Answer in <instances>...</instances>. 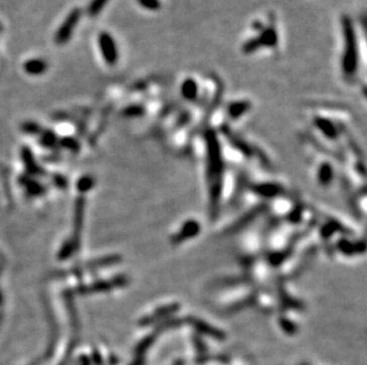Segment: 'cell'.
I'll list each match as a JSON object with an SVG mask.
<instances>
[{
  "mask_svg": "<svg viewBox=\"0 0 367 365\" xmlns=\"http://www.w3.org/2000/svg\"><path fill=\"white\" fill-rule=\"evenodd\" d=\"M343 33L342 71L347 76L354 75L359 68V48L353 23L349 17L343 16L341 19Z\"/></svg>",
  "mask_w": 367,
  "mask_h": 365,
  "instance_id": "obj_1",
  "label": "cell"
},
{
  "mask_svg": "<svg viewBox=\"0 0 367 365\" xmlns=\"http://www.w3.org/2000/svg\"><path fill=\"white\" fill-rule=\"evenodd\" d=\"M82 16L81 9H74L69 12L67 18L64 19V22L62 23V25L59 26L57 32L55 35V42L56 44L58 45H64L67 44L69 39H70L72 32L76 26H78V23L80 21Z\"/></svg>",
  "mask_w": 367,
  "mask_h": 365,
  "instance_id": "obj_2",
  "label": "cell"
},
{
  "mask_svg": "<svg viewBox=\"0 0 367 365\" xmlns=\"http://www.w3.org/2000/svg\"><path fill=\"white\" fill-rule=\"evenodd\" d=\"M98 44L105 62L108 65H115L119 58V52L114 38L108 32H101L98 37Z\"/></svg>",
  "mask_w": 367,
  "mask_h": 365,
  "instance_id": "obj_3",
  "label": "cell"
},
{
  "mask_svg": "<svg viewBox=\"0 0 367 365\" xmlns=\"http://www.w3.org/2000/svg\"><path fill=\"white\" fill-rule=\"evenodd\" d=\"M189 323L193 325V326L196 328V330L200 332V333L207 334V336L214 338V339H216V340L226 339V334H225L223 331L217 330V328L211 327L210 325L206 324L204 321H201L198 319H190Z\"/></svg>",
  "mask_w": 367,
  "mask_h": 365,
  "instance_id": "obj_4",
  "label": "cell"
},
{
  "mask_svg": "<svg viewBox=\"0 0 367 365\" xmlns=\"http://www.w3.org/2000/svg\"><path fill=\"white\" fill-rule=\"evenodd\" d=\"M258 38H259L262 48H276L278 44V35H277L276 28L272 24L267 28H264L260 31Z\"/></svg>",
  "mask_w": 367,
  "mask_h": 365,
  "instance_id": "obj_5",
  "label": "cell"
},
{
  "mask_svg": "<svg viewBox=\"0 0 367 365\" xmlns=\"http://www.w3.org/2000/svg\"><path fill=\"white\" fill-rule=\"evenodd\" d=\"M23 69H24L26 74L38 76L47 71L48 63L42 58H31L24 63Z\"/></svg>",
  "mask_w": 367,
  "mask_h": 365,
  "instance_id": "obj_6",
  "label": "cell"
},
{
  "mask_svg": "<svg viewBox=\"0 0 367 365\" xmlns=\"http://www.w3.org/2000/svg\"><path fill=\"white\" fill-rule=\"evenodd\" d=\"M182 96L188 101H194L198 95V84L194 78H186L181 85Z\"/></svg>",
  "mask_w": 367,
  "mask_h": 365,
  "instance_id": "obj_7",
  "label": "cell"
},
{
  "mask_svg": "<svg viewBox=\"0 0 367 365\" xmlns=\"http://www.w3.org/2000/svg\"><path fill=\"white\" fill-rule=\"evenodd\" d=\"M250 108L251 104L249 101H236L228 106V114L231 115V118L238 119L239 116L245 114Z\"/></svg>",
  "mask_w": 367,
  "mask_h": 365,
  "instance_id": "obj_8",
  "label": "cell"
},
{
  "mask_svg": "<svg viewBox=\"0 0 367 365\" xmlns=\"http://www.w3.org/2000/svg\"><path fill=\"white\" fill-rule=\"evenodd\" d=\"M315 125L317 128L321 129L323 132V134H326L328 138H335L336 134H338V131H336L335 126H334L329 120H327L325 118H320V116H316L315 118Z\"/></svg>",
  "mask_w": 367,
  "mask_h": 365,
  "instance_id": "obj_9",
  "label": "cell"
},
{
  "mask_svg": "<svg viewBox=\"0 0 367 365\" xmlns=\"http://www.w3.org/2000/svg\"><path fill=\"white\" fill-rule=\"evenodd\" d=\"M108 0H92L87 8V15L89 17H97L105 9Z\"/></svg>",
  "mask_w": 367,
  "mask_h": 365,
  "instance_id": "obj_10",
  "label": "cell"
},
{
  "mask_svg": "<svg viewBox=\"0 0 367 365\" xmlns=\"http://www.w3.org/2000/svg\"><path fill=\"white\" fill-rule=\"evenodd\" d=\"M260 48H262V44H260L259 38H258V36H257V37L247 39V41L243 44V46H241V50H243L244 54L250 55V54H253V52H256L257 50Z\"/></svg>",
  "mask_w": 367,
  "mask_h": 365,
  "instance_id": "obj_11",
  "label": "cell"
},
{
  "mask_svg": "<svg viewBox=\"0 0 367 365\" xmlns=\"http://www.w3.org/2000/svg\"><path fill=\"white\" fill-rule=\"evenodd\" d=\"M197 230H198L197 224H195L194 222H191V223H188V224L184 225L183 229H182L181 234L178 235V236L175 237V241H176V240H183V238H186V237L194 236L195 234H197Z\"/></svg>",
  "mask_w": 367,
  "mask_h": 365,
  "instance_id": "obj_12",
  "label": "cell"
},
{
  "mask_svg": "<svg viewBox=\"0 0 367 365\" xmlns=\"http://www.w3.org/2000/svg\"><path fill=\"white\" fill-rule=\"evenodd\" d=\"M141 8L149 11H158L161 9V0H137Z\"/></svg>",
  "mask_w": 367,
  "mask_h": 365,
  "instance_id": "obj_13",
  "label": "cell"
},
{
  "mask_svg": "<svg viewBox=\"0 0 367 365\" xmlns=\"http://www.w3.org/2000/svg\"><path fill=\"white\" fill-rule=\"evenodd\" d=\"M124 114L126 116H139L141 114H144V107L139 105L130 106V107L125 108Z\"/></svg>",
  "mask_w": 367,
  "mask_h": 365,
  "instance_id": "obj_14",
  "label": "cell"
},
{
  "mask_svg": "<svg viewBox=\"0 0 367 365\" xmlns=\"http://www.w3.org/2000/svg\"><path fill=\"white\" fill-rule=\"evenodd\" d=\"M280 325H282V328L284 331L286 332V333H295L296 332V326L295 324L291 323V321H287V320H282L280 321Z\"/></svg>",
  "mask_w": 367,
  "mask_h": 365,
  "instance_id": "obj_15",
  "label": "cell"
},
{
  "mask_svg": "<svg viewBox=\"0 0 367 365\" xmlns=\"http://www.w3.org/2000/svg\"><path fill=\"white\" fill-rule=\"evenodd\" d=\"M322 173H323V177L321 178V180L328 181V179L330 180V178H332V171H330V167H328V166H325L322 170Z\"/></svg>",
  "mask_w": 367,
  "mask_h": 365,
  "instance_id": "obj_16",
  "label": "cell"
},
{
  "mask_svg": "<svg viewBox=\"0 0 367 365\" xmlns=\"http://www.w3.org/2000/svg\"><path fill=\"white\" fill-rule=\"evenodd\" d=\"M252 28L253 29H256V30H258V31H262V30L264 29V26H263V23H260V22H254L253 23V24H252Z\"/></svg>",
  "mask_w": 367,
  "mask_h": 365,
  "instance_id": "obj_17",
  "label": "cell"
},
{
  "mask_svg": "<svg viewBox=\"0 0 367 365\" xmlns=\"http://www.w3.org/2000/svg\"><path fill=\"white\" fill-rule=\"evenodd\" d=\"M130 365H144V359L140 356H138L133 361H132V364H130Z\"/></svg>",
  "mask_w": 367,
  "mask_h": 365,
  "instance_id": "obj_18",
  "label": "cell"
},
{
  "mask_svg": "<svg viewBox=\"0 0 367 365\" xmlns=\"http://www.w3.org/2000/svg\"><path fill=\"white\" fill-rule=\"evenodd\" d=\"M173 365H184V360L183 359H177Z\"/></svg>",
  "mask_w": 367,
  "mask_h": 365,
  "instance_id": "obj_19",
  "label": "cell"
}]
</instances>
